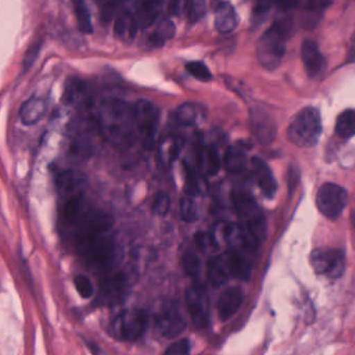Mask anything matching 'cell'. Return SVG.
<instances>
[{"mask_svg": "<svg viewBox=\"0 0 355 355\" xmlns=\"http://www.w3.org/2000/svg\"><path fill=\"white\" fill-rule=\"evenodd\" d=\"M196 250L202 252H214L219 248L218 240L214 234L198 232L194 236Z\"/></svg>", "mask_w": 355, "mask_h": 355, "instance_id": "1f68e13d", "label": "cell"}, {"mask_svg": "<svg viewBox=\"0 0 355 355\" xmlns=\"http://www.w3.org/2000/svg\"><path fill=\"white\" fill-rule=\"evenodd\" d=\"M128 294V279L123 273H114L100 283L97 302L102 306H114L122 304Z\"/></svg>", "mask_w": 355, "mask_h": 355, "instance_id": "8fae6325", "label": "cell"}, {"mask_svg": "<svg viewBox=\"0 0 355 355\" xmlns=\"http://www.w3.org/2000/svg\"><path fill=\"white\" fill-rule=\"evenodd\" d=\"M99 4L101 10V16L103 21L110 22V19L114 16L118 6H120L123 0H95Z\"/></svg>", "mask_w": 355, "mask_h": 355, "instance_id": "8d00e7d4", "label": "cell"}, {"mask_svg": "<svg viewBox=\"0 0 355 355\" xmlns=\"http://www.w3.org/2000/svg\"><path fill=\"white\" fill-rule=\"evenodd\" d=\"M155 323L158 331L164 338L174 339L183 333L186 321L175 302L168 300L164 302L155 315Z\"/></svg>", "mask_w": 355, "mask_h": 355, "instance_id": "30bf717a", "label": "cell"}, {"mask_svg": "<svg viewBox=\"0 0 355 355\" xmlns=\"http://www.w3.org/2000/svg\"><path fill=\"white\" fill-rule=\"evenodd\" d=\"M208 279L214 287L223 286V284H225V282L229 279V275H227V271H225L219 256L212 259V260L209 262Z\"/></svg>", "mask_w": 355, "mask_h": 355, "instance_id": "f546056e", "label": "cell"}, {"mask_svg": "<svg viewBox=\"0 0 355 355\" xmlns=\"http://www.w3.org/2000/svg\"><path fill=\"white\" fill-rule=\"evenodd\" d=\"M74 285L79 295L83 298H89L93 296L94 287L89 277L85 275H77L74 279Z\"/></svg>", "mask_w": 355, "mask_h": 355, "instance_id": "d590c367", "label": "cell"}, {"mask_svg": "<svg viewBox=\"0 0 355 355\" xmlns=\"http://www.w3.org/2000/svg\"><path fill=\"white\" fill-rule=\"evenodd\" d=\"M220 156L214 146H206L198 153V168L207 176H215L220 171Z\"/></svg>", "mask_w": 355, "mask_h": 355, "instance_id": "cb8c5ba5", "label": "cell"}, {"mask_svg": "<svg viewBox=\"0 0 355 355\" xmlns=\"http://www.w3.org/2000/svg\"><path fill=\"white\" fill-rule=\"evenodd\" d=\"M139 28V23L133 12L130 10H125L116 18L114 23V35L119 41L130 45L137 37Z\"/></svg>", "mask_w": 355, "mask_h": 355, "instance_id": "d6986e66", "label": "cell"}, {"mask_svg": "<svg viewBox=\"0 0 355 355\" xmlns=\"http://www.w3.org/2000/svg\"><path fill=\"white\" fill-rule=\"evenodd\" d=\"M98 123L104 139L116 150L129 149L137 139L133 106L118 98L102 102Z\"/></svg>", "mask_w": 355, "mask_h": 355, "instance_id": "7a4b0ae2", "label": "cell"}, {"mask_svg": "<svg viewBox=\"0 0 355 355\" xmlns=\"http://www.w3.org/2000/svg\"><path fill=\"white\" fill-rule=\"evenodd\" d=\"M322 133L320 114L314 107L304 108L296 114L288 127L289 141L298 147H313L318 143Z\"/></svg>", "mask_w": 355, "mask_h": 355, "instance_id": "5b68a950", "label": "cell"}, {"mask_svg": "<svg viewBox=\"0 0 355 355\" xmlns=\"http://www.w3.org/2000/svg\"><path fill=\"white\" fill-rule=\"evenodd\" d=\"M206 118V110L200 104L187 102L179 106L177 110V121L180 125L193 127L202 123Z\"/></svg>", "mask_w": 355, "mask_h": 355, "instance_id": "7402d4cb", "label": "cell"}, {"mask_svg": "<svg viewBox=\"0 0 355 355\" xmlns=\"http://www.w3.org/2000/svg\"><path fill=\"white\" fill-rule=\"evenodd\" d=\"M176 33V26L172 21L164 19L153 31L146 37V44L151 48H160L170 41Z\"/></svg>", "mask_w": 355, "mask_h": 355, "instance_id": "484cf974", "label": "cell"}, {"mask_svg": "<svg viewBox=\"0 0 355 355\" xmlns=\"http://www.w3.org/2000/svg\"><path fill=\"white\" fill-rule=\"evenodd\" d=\"M187 72L198 80L208 83L212 79V74L208 67L202 62H189L185 66Z\"/></svg>", "mask_w": 355, "mask_h": 355, "instance_id": "d6a6232c", "label": "cell"}, {"mask_svg": "<svg viewBox=\"0 0 355 355\" xmlns=\"http://www.w3.org/2000/svg\"><path fill=\"white\" fill-rule=\"evenodd\" d=\"M186 308L192 323L198 329H205L208 327L210 319L209 302L206 292L200 286H192L186 291Z\"/></svg>", "mask_w": 355, "mask_h": 355, "instance_id": "7c38bea8", "label": "cell"}, {"mask_svg": "<svg viewBox=\"0 0 355 355\" xmlns=\"http://www.w3.org/2000/svg\"><path fill=\"white\" fill-rule=\"evenodd\" d=\"M316 204L319 211L327 218L337 219L348 204L345 188L335 183H325L317 193Z\"/></svg>", "mask_w": 355, "mask_h": 355, "instance_id": "9c48e42d", "label": "cell"}, {"mask_svg": "<svg viewBox=\"0 0 355 355\" xmlns=\"http://www.w3.org/2000/svg\"><path fill=\"white\" fill-rule=\"evenodd\" d=\"M181 217L186 223H193L198 218V208L192 196L187 194V196L181 202Z\"/></svg>", "mask_w": 355, "mask_h": 355, "instance_id": "836d02e7", "label": "cell"}, {"mask_svg": "<svg viewBox=\"0 0 355 355\" xmlns=\"http://www.w3.org/2000/svg\"><path fill=\"white\" fill-rule=\"evenodd\" d=\"M352 225H354V229H355V211L354 212V214H352Z\"/></svg>", "mask_w": 355, "mask_h": 355, "instance_id": "60d3db41", "label": "cell"}, {"mask_svg": "<svg viewBox=\"0 0 355 355\" xmlns=\"http://www.w3.org/2000/svg\"><path fill=\"white\" fill-rule=\"evenodd\" d=\"M135 8V18L139 28H149L159 17L162 10V0H129Z\"/></svg>", "mask_w": 355, "mask_h": 355, "instance_id": "2e32d148", "label": "cell"}, {"mask_svg": "<svg viewBox=\"0 0 355 355\" xmlns=\"http://www.w3.org/2000/svg\"><path fill=\"white\" fill-rule=\"evenodd\" d=\"M190 344L188 340L183 339L168 346L164 355H189Z\"/></svg>", "mask_w": 355, "mask_h": 355, "instance_id": "74e56055", "label": "cell"}, {"mask_svg": "<svg viewBox=\"0 0 355 355\" xmlns=\"http://www.w3.org/2000/svg\"><path fill=\"white\" fill-rule=\"evenodd\" d=\"M149 317L147 312L139 309L123 311L114 319L112 329L119 339L135 341L145 334Z\"/></svg>", "mask_w": 355, "mask_h": 355, "instance_id": "52a82bcc", "label": "cell"}, {"mask_svg": "<svg viewBox=\"0 0 355 355\" xmlns=\"http://www.w3.org/2000/svg\"><path fill=\"white\" fill-rule=\"evenodd\" d=\"M252 171L261 191L266 198H272L277 193V183L266 162L259 157L252 158Z\"/></svg>", "mask_w": 355, "mask_h": 355, "instance_id": "ac0fdd59", "label": "cell"}, {"mask_svg": "<svg viewBox=\"0 0 355 355\" xmlns=\"http://www.w3.org/2000/svg\"><path fill=\"white\" fill-rule=\"evenodd\" d=\"M206 12V0H178L177 16H185L188 24H196Z\"/></svg>", "mask_w": 355, "mask_h": 355, "instance_id": "d4e9b609", "label": "cell"}, {"mask_svg": "<svg viewBox=\"0 0 355 355\" xmlns=\"http://www.w3.org/2000/svg\"><path fill=\"white\" fill-rule=\"evenodd\" d=\"M302 58L306 74L310 78H318L327 70V60L314 40H304L302 45Z\"/></svg>", "mask_w": 355, "mask_h": 355, "instance_id": "5bb4252c", "label": "cell"}, {"mask_svg": "<svg viewBox=\"0 0 355 355\" xmlns=\"http://www.w3.org/2000/svg\"><path fill=\"white\" fill-rule=\"evenodd\" d=\"M246 166V153L240 146H231L225 152V166L231 174H240Z\"/></svg>", "mask_w": 355, "mask_h": 355, "instance_id": "4316f807", "label": "cell"}, {"mask_svg": "<svg viewBox=\"0 0 355 355\" xmlns=\"http://www.w3.org/2000/svg\"><path fill=\"white\" fill-rule=\"evenodd\" d=\"M183 145V139L179 135H168L162 137L158 146L160 162L166 166L172 164L181 152Z\"/></svg>", "mask_w": 355, "mask_h": 355, "instance_id": "603a6c76", "label": "cell"}, {"mask_svg": "<svg viewBox=\"0 0 355 355\" xmlns=\"http://www.w3.org/2000/svg\"><path fill=\"white\" fill-rule=\"evenodd\" d=\"M243 290L240 287H230L221 293L217 304L218 317L221 321L231 319L243 304Z\"/></svg>", "mask_w": 355, "mask_h": 355, "instance_id": "e0dca14e", "label": "cell"}, {"mask_svg": "<svg viewBox=\"0 0 355 355\" xmlns=\"http://www.w3.org/2000/svg\"><path fill=\"white\" fill-rule=\"evenodd\" d=\"M135 128L144 147L151 149L156 141L160 124V112L157 106L148 100H139L133 105Z\"/></svg>", "mask_w": 355, "mask_h": 355, "instance_id": "8992f818", "label": "cell"}, {"mask_svg": "<svg viewBox=\"0 0 355 355\" xmlns=\"http://www.w3.org/2000/svg\"><path fill=\"white\" fill-rule=\"evenodd\" d=\"M181 267L184 272L192 279H196L200 275L202 264L200 258L196 256V252H186L182 256Z\"/></svg>", "mask_w": 355, "mask_h": 355, "instance_id": "4dcf8cb0", "label": "cell"}, {"mask_svg": "<svg viewBox=\"0 0 355 355\" xmlns=\"http://www.w3.org/2000/svg\"><path fill=\"white\" fill-rule=\"evenodd\" d=\"M229 277L248 281L252 275V264L240 250H231L219 256Z\"/></svg>", "mask_w": 355, "mask_h": 355, "instance_id": "9a60e30c", "label": "cell"}, {"mask_svg": "<svg viewBox=\"0 0 355 355\" xmlns=\"http://www.w3.org/2000/svg\"><path fill=\"white\" fill-rule=\"evenodd\" d=\"M112 223L105 217L81 219L66 227L81 259L95 270L112 268L119 258V248L112 235Z\"/></svg>", "mask_w": 355, "mask_h": 355, "instance_id": "6da1fadb", "label": "cell"}, {"mask_svg": "<svg viewBox=\"0 0 355 355\" xmlns=\"http://www.w3.org/2000/svg\"><path fill=\"white\" fill-rule=\"evenodd\" d=\"M171 200L168 193L164 191L157 192L153 198V211L159 216H164L170 211Z\"/></svg>", "mask_w": 355, "mask_h": 355, "instance_id": "e575fe53", "label": "cell"}, {"mask_svg": "<svg viewBox=\"0 0 355 355\" xmlns=\"http://www.w3.org/2000/svg\"><path fill=\"white\" fill-rule=\"evenodd\" d=\"M232 202L240 227L261 243L266 237V217L254 198L248 192L236 191L232 194Z\"/></svg>", "mask_w": 355, "mask_h": 355, "instance_id": "277c9868", "label": "cell"}, {"mask_svg": "<svg viewBox=\"0 0 355 355\" xmlns=\"http://www.w3.org/2000/svg\"><path fill=\"white\" fill-rule=\"evenodd\" d=\"M298 0H273L275 6L282 12H288L295 8Z\"/></svg>", "mask_w": 355, "mask_h": 355, "instance_id": "f35d334b", "label": "cell"}, {"mask_svg": "<svg viewBox=\"0 0 355 355\" xmlns=\"http://www.w3.org/2000/svg\"><path fill=\"white\" fill-rule=\"evenodd\" d=\"M215 28L220 33H230L237 27L238 17L235 8L230 2H221L215 8Z\"/></svg>", "mask_w": 355, "mask_h": 355, "instance_id": "ffe728a7", "label": "cell"}, {"mask_svg": "<svg viewBox=\"0 0 355 355\" xmlns=\"http://www.w3.org/2000/svg\"><path fill=\"white\" fill-rule=\"evenodd\" d=\"M291 31L292 21L285 18L275 21L261 35L257 44V56L263 68L273 71L281 64Z\"/></svg>", "mask_w": 355, "mask_h": 355, "instance_id": "3957f363", "label": "cell"}, {"mask_svg": "<svg viewBox=\"0 0 355 355\" xmlns=\"http://www.w3.org/2000/svg\"><path fill=\"white\" fill-rule=\"evenodd\" d=\"M46 110H47V104L43 98L31 97L21 106L19 116H20L21 122L25 126H33L44 118Z\"/></svg>", "mask_w": 355, "mask_h": 355, "instance_id": "44dd1931", "label": "cell"}, {"mask_svg": "<svg viewBox=\"0 0 355 355\" xmlns=\"http://www.w3.org/2000/svg\"><path fill=\"white\" fill-rule=\"evenodd\" d=\"M250 127L259 143L269 145L275 141L277 125L270 114L261 108H254L250 112Z\"/></svg>", "mask_w": 355, "mask_h": 355, "instance_id": "4fadbf2b", "label": "cell"}, {"mask_svg": "<svg viewBox=\"0 0 355 355\" xmlns=\"http://www.w3.org/2000/svg\"><path fill=\"white\" fill-rule=\"evenodd\" d=\"M336 132L342 139H350L355 135V110H347L338 116Z\"/></svg>", "mask_w": 355, "mask_h": 355, "instance_id": "83f0119b", "label": "cell"}, {"mask_svg": "<svg viewBox=\"0 0 355 355\" xmlns=\"http://www.w3.org/2000/svg\"><path fill=\"white\" fill-rule=\"evenodd\" d=\"M348 62H355V31L350 40L349 52H348Z\"/></svg>", "mask_w": 355, "mask_h": 355, "instance_id": "ab89813d", "label": "cell"}, {"mask_svg": "<svg viewBox=\"0 0 355 355\" xmlns=\"http://www.w3.org/2000/svg\"><path fill=\"white\" fill-rule=\"evenodd\" d=\"M310 260L315 272L329 279H339L345 271V257L336 248H316L311 254Z\"/></svg>", "mask_w": 355, "mask_h": 355, "instance_id": "ba28073f", "label": "cell"}, {"mask_svg": "<svg viewBox=\"0 0 355 355\" xmlns=\"http://www.w3.org/2000/svg\"><path fill=\"white\" fill-rule=\"evenodd\" d=\"M74 12L76 15L77 23H78L79 31L85 35L93 33L94 27L92 23L91 12L87 3L83 0H74Z\"/></svg>", "mask_w": 355, "mask_h": 355, "instance_id": "f1b7e54d", "label": "cell"}]
</instances>
